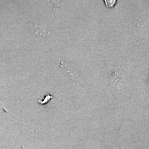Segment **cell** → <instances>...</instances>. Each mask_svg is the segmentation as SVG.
Listing matches in <instances>:
<instances>
[{
	"instance_id": "obj_1",
	"label": "cell",
	"mask_w": 149,
	"mask_h": 149,
	"mask_svg": "<svg viewBox=\"0 0 149 149\" xmlns=\"http://www.w3.org/2000/svg\"><path fill=\"white\" fill-rule=\"evenodd\" d=\"M52 97H53V96H52L51 95H46V96H45V97H44L43 100H39L38 101V103L41 104H44L47 103V102L49 101Z\"/></svg>"
},
{
	"instance_id": "obj_2",
	"label": "cell",
	"mask_w": 149,
	"mask_h": 149,
	"mask_svg": "<svg viewBox=\"0 0 149 149\" xmlns=\"http://www.w3.org/2000/svg\"><path fill=\"white\" fill-rule=\"evenodd\" d=\"M105 2V3L106 5L108 7H112L114 5L116 4V1L114 0V1H104Z\"/></svg>"
}]
</instances>
